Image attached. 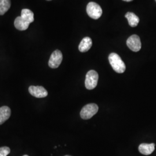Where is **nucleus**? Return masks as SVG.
Listing matches in <instances>:
<instances>
[{"label":"nucleus","instance_id":"nucleus-1","mask_svg":"<svg viewBox=\"0 0 156 156\" xmlns=\"http://www.w3.org/2000/svg\"><path fill=\"white\" fill-rule=\"evenodd\" d=\"M109 62L113 70L119 73H122L126 71L125 63L121 57L115 53H112L109 56Z\"/></svg>","mask_w":156,"mask_h":156},{"label":"nucleus","instance_id":"nucleus-2","mask_svg":"<svg viewBox=\"0 0 156 156\" xmlns=\"http://www.w3.org/2000/svg\"><path fill=\"white\" fill-rule=\"evenodd\" d=\"M98 111V106L95 104H89L82 109L80 115V117L84 120L90 119L95 115Z\"/></svg>","mask_w":156,"mask_h":156},{"label":"nucleus","instance_id":"nucleus-3","mask_svg":"<svg viewBox=\"0 0 156 156\" xmlns=\"http://www.w3.org/2000/svg\"><path fill=\"white\" fill-rule=\"evenodd\" d=\"M98 81V74L94 70L87 73L85 79V86L88 90H93L97 86Z\"/></svg>","mask_w":156,"mask_h":156},{"label":"nucleus","instance_id":"nucleus-4","mask_svg":"<svg viewBox=\"0 0 156 156\" xmlns=\"http://www.w3.org/2000/svg\"><path fill=\"white\" fill-rule=\"evenodd\" d=\"M86 11L87 15L93 19H99L102 14V10L100 6L94 2H90L87 4Z\"/></svg>","mask_w":156,"mask_h":156},{"label":"nucleus","instance_id":"nucleus-5","mask_svg":"<svg viewBox=\"0 0 156 156\" xmlns=\"http://www.w3.org/2000/svg\"><path fill=\"white\" fill-rule=\"evenodd\" d=\"M62 60V54L61 51L56 50L50 56L48 65L51 68H57L60 66Z\"/></svg>","mask_w":156,"mask_h":156},{"label":"nucleus","instance_id":"nucleus-6","mask_svg":"<svg viewBox=\"0 0 156 156\" xmlns=\"http://www.w3.org/2000/svg\"><path fill=\"white\" fill-rule=\"evenodd\" d=\"M127 45L130 50L137 52L141 49V42L140 38L137 35H133L128 38Z\"/></svg>","mask_w":156,"mask_h":156},{"label":"nucleus","instance_id":"nucleus-7","mask_svg":"<svg viewBox=\"0 0 156 156\" xmlns=\"http://www.w3.org/2000/svg\"><path fill=\"white\" fill-rule=\"evenodd\" d=\"M28 91L30 94L38 98L46 97L48 94L47 90L44 87L39 86H30V87L28 88Z\"/></svg>","mask_w":156,"mask_h":156},{"label":"nucleus","instance_id":"nucleus-8","mask_svg":"<svg viewBox=\"0 0 156 156\" xmlns=\"http://www.w3.org/2000/svg\"><path fill=\"white\" fill-rule=\"evenodd\" d=\"M155 149L154 144H142L140 145L138 150L140 153L144 155L151 154Z\"/></svg>","mask_w":156,"mask_h":156},{"label":"nucleus","instance_id":"nucleus-9","mask_svg":"<svg viewBox=\"0 0 156 156\" xmlns=\"http://www.w3.org/2000/svg\"><path fill=\"white\" fill-rule=\"evenodd\" d=\"M11 111L8 106H3L0 108V125L5 123L11 116Z\"/></svg>","mask_w":156,"mask_h":156},{"label":"nucleus","instance_id":"nucleus-10","mask_svg":"<svg viewBox=\"0 0 156 156\" xmlns=\"http://www.w3.org/2000/svg\"><path fill=\"white\" fill-rule=\"evenodd\" d=\"M30 23L24 20L21 16L17 17L14 22L15 27L20 31L26 30L29 27Z\"/></svg>","mask_w":156,"mask_h":156},{"label":"nucleus","instance_id":"nucleus-11","mask_svg":"<svg viewBox=\"0 0 156 156\" xmlns=\"http://www.w3.org/2000/svg\"><path fill=\"white\" fill-rule=\"evenodd\" d=\"M92 40L90 37H85L82 40L79 45V50L80 52H86L92 46Z\"/></svg>","mask_w":156,"mask_h":156},{"label":"nucleus","instance_id":"nucleus-12","mask_svg":"<svg viewBox=\"0 0 156 156\" xmlns=\"http://www.w3.org/2000/svg\"><path fill=\"white\" fill-rule=\"evenodd\" d=\"M125 17L128 20L129 25L132 27L137 26L140 22V18L133 12H127Z\"/></svg>","mask_w":156,"mask_h":156},{"label":"nucleus","instance_id":"nucleus-13","mask_svg":"<svg viewBox=\"0 0 156 156\" xmlns=\"http://www.w3.org/2000/svg\"><path fill=\"white\" fill-rule=\"evenodd\" d=\"M24 20L29 23H31L34 21V13L28 9H23L21 12V16Z\"/></svg>","mask_w":156,"mask_h":156},{"label":"nucleus","instance_id":"nucleus-14","mask_svg":"<svg viewBox=\"0 0 156 156\" xmlns=\"http://www.w3.org/2000/svg\"><path fill=\"white\" fill-rule=\"evenodd\" d=\"M11 0H0V15H3L11 7Z\"/></svg>","mask_w":156,"mask_h":156},{"label":"nucleus","instance_id":"nucleus-15","mask_svg":"<svg viewBox=\"0 0 156 156\" xmlns=\"http://www.w3.org/2000/svg\"><path fill=\"white\" fill-rule=\"evenodd\" d=\"M10 148L6 146L0 147V156H7L10 153Z\"/></svg>","mask_w":156,"mask_h":156},{"label":"nucleus","instance_id":"nucleus-16","mask_svg":"<svg viewBox=\"0 0 156 156\" xmlns=\"http://www.w3.org/2000/svg\"><path fill=\"white\" fill-rule=\"evenodd\" d=\"M123 1H126V2H130V1H132L133 0H123Z\"/></svg>","mask_w":156,"mask_h":156},{"label":"nucleus","instance_id":"nucleus-17","mask_svg":"<svg viewBox=\"0 0 156 156\" xmlns=\"http://www.w3.org/2000/svg\"><path fill=\"white\" fill-rule=\"evenodd\" d=\"M28 156V155H24V156Z\"/></svg>","mask_w":156,"mask_h":156},{"label":"nucleus","instance_id":"nucleus-18","mask_svg":"<svg viewBox=\"0 0 156 156\" xmlns=\"http://www.w3.org/2000/svg\"><path fill=\"white\" fill-rule=\"evenodd\" d=\"M69 156V155H67V156Z\"/></svg>","mask_w":156,"mask_h":156},{"label":"nucleus","instance_id":"nucleus-19","mask_svg":"<svg viewBox=\"0 0 156 156\" xmlns=\"http://www.w3.org/2000/svg\"><path fill=\"white\" fill-rule=\"evenodd\" d=\"M47 1H51V0H47Z\"/></svg>","mask_w":156,"mask_h":156},{"label":"nucleus","instance_id":"nucleus-20","mask_svg":"<svg viewBox=\"0 0 156 156\" xmlns=\"http://www.w3.org/2000/svg\"></svg>","mask_w":156,"mask_h":156}]
</instances>
